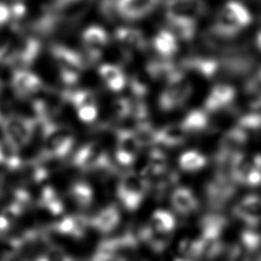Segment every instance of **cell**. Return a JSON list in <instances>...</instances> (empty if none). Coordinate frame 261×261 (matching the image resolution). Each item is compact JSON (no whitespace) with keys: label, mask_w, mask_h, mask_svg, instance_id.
Wrapping results in <instances>:
<instances>
[{"label":"cell","mask_w":261,"mask_h":261,"mask_svg":"<svg viewBox=\"0 0 261 261\" xmlns=\"http://www.w3.org/2000/svg\"><path fill=\"white\" fill-rule=\"evenodd\" d=\"M146 162L145 170L142 174L148 179L151 191L164 194L172 190L177 181V174L171 166L167 151L152 146L149 149Z\"/></svg>","instance_id":"6da1fadb"},{"label":"cell","mask_w":261,"mask_h":261,"mask_svg":"<svg viewBox=\"0 0 261 261\" xmlns=\"http://www.w3.org/2000/svg\"><path fill=\"white\" fill-rule=\"evenodd\" d=\"M150 191V185L144 174L128 171L120 177L116 186V196L124 210L134 212L142 206Z\"/></svg>","instance_id":"7a4b0ae2"},{"label":"cell","mask_w":261,"mask_h":261,"mask_svg":"<svg viewBox=\"0 0 261 261\" xmlns=\"http://www.w3.org/2000/svg\"><path fill=\"white\" fill-rule=\"evenodd\" d=\"M36 121L42 127L43 144L41 156L43 160H60L72 151L74 138L68 129L56 125L50 120Z\"/></svg>","instance_id":"3957f363"},{"label":"cell","mask_w":261,"mask_h":261,"mask_svg":"<svg viewBox=\"0 0 261 261\" xmlns=\"http://www.w3.org/2000/svg\"><path fill=\"white\" fill-rule=\"evenodd\" d=\"M4 142L20 151L32 142L36 130L35 120L19 115L5 116L0 122Z\"/></svg>","instance_id":"277c9868"},{"label":"cell","mask_w":261,"mask_h":261,"mask_svg":"<svg viewBox=\"0 0 261 261\" xmlns=\"http://www.w3.org/2000/svg\"><path fill=\"white\" fill-rule=\"evenodd\" d=\"M227 171L236 185L249 188L261 185V153H241L232 160Z\"/></svg>","instance_id":"5b68a950"},{"label":"cell","mask_w":261,"mask_h":261,"mask_svg":"<svg viewBox=\"0 0 261 261\" xmlns=\"http://www.w3.org/2000/svg\"><path fill=\"white\" fill-rule=\"evenodd\" d=\"M238 185L232 180L229 172L218 168L205 187V198L213 208H221L229 203L236 195Z\"/></svg>","instance_id":"8992f818"},{"label":"cell","mask_w":261,"mask_h":261,"mask_svg":"<svg viewBox=\"0 0 261 261\" xmlns=\"http://www.w3.org/2000/svg\"><path fill=\"white\" fill-rule=\"evenodd\" d=\"M51 54L58 65L62 82L66 85L76 84L84 72V58L76 51L61 45L53 46Z\"/></svg>","instance_id":"52a82bcc"},{"label":"cell","mask_w":261,"mask_h":261,"mask_svg":"<svg viewBox=\"0 0 261 261\" xmlns=\"http://www.w3.org/2000/svg\"><path fill=\"white\" fill-rule=\"evenodd\" d=\"M144 145L135 130L123 129L116 133V162L123 167H130L138 160Z\"/></svg>","instance_id":"ba28073f"},{"label":"cell","mask_w":261,"mask_h":261,"mask_svg":"<svg viewBox=\"0 0 261 261\" xmlns=\"http://www.w3.org/2000/svg\"><path fill=\"white\" fill-rule=\"evenodd\" d=\"M73 165L83 171L110 170L112 163L105 149L97 143H88L77 150L73 159Z\"/></svg>","instance_id":"9c48e42d"},{"label":"cell","mask_w":261,"mask_h":261,"mask_svg":"<svg viewBox=\"0 0 261 261\" xmlns=\"http://www.w3.org/2000/svg\"><path fill=\"white\" fill-rule=\"evenodd\" d=\"M232 214L246 228H257L261 225V196L250 193L233 204Z\"/></svg>","instance_id":"30bf717a"},{"label":"cell","mask_w":261,"mask_h":261,"mask_svg":"<svg viewBox=\"0 0 261 261\" xmlns=\"http://www.w3.org/2000/svg\"><path fill=\"white\" fill-rule=\"evenodd\" d=\"M171 208L174 214L188 218L197 213L200 208V200L193 190L185 185H175L169 193Z\"/></svg>","instance_id":"8fae6325"},{"label":"cell","mask_w":261,"mask_h":261,"mask_svg":"<svg viewBox=\"0 0 261 261\" xmlns=\"http://www.w3.org/2000/svg\"><path fill=\"white\" fill-rule=\"evenodd\" d=\"M192 85L184 78L168 84L167 89L160 95L159 105L164 112H172L181 108L192 95Z\"/></svg>","instance_id":"7c38bea8"},{"label":"cell","mask_w":261,"mask_h":261,"mask_svg":"<svg viewBox=\"0 0 261 261\" xmlns=\"http://www.w3.org/2000/svg\"><path fill=\"white\" fill-rule=\"evenodd\" d=\"M188 139V135L185 133L180 123H172L154 130L150 146L159 147L167 151L185 145Z\"/></svg>","instance_id":"4fadbf2b"},{"label":"cell","mask_w":261,"mask_h":261,"mask_svg":"<svg viewBox=\"0 0 261 261\" xmlns=\"http://www.w3.org/2000/svg\"><path fill=\"white\" fill-rule=\"evenodd\" d=\"M14 54L10 65L16 68L15 71L26 70L36 59L40 51V43L34 38H25L13 45Z\"/></svg>","instance_id":"5bb4252c"},{"label":"cell","mask_w":261,"mask_h":261,"mask_svg":"<svg viewBox=\"0 0 261 261\" xmlns=\"http://www.w3.org/2000/svg\"><path fill=\"white\" fill-rule=\"evenodd\" d=\"M206 11L203 0H169L167 2V18L194 20Z\"/></svg>","instance_id":"9a60e30c"},{"label":"cell","mask_w":261,"mask_h":261,"mask_svg":"<svg viewBox=\"0 0 261 261\" xmlns=\"http://www.w3.org/2000/svg\"><path fill=\"white\" fill-rule=\"evenodd\" d=\"M12 86L15 94L22 98L38 94L44 88L40 77L27 70L15 71L12 77Z\"/></svg>","instance_id":"2e32d148"},{"label":"cell","mask_w":261,"mask_h":261,"mask_svg":"<svg viewBox=\"0 0 261 261\" xmlns=\"http://www.w3.org/2000/svg\"><path fill=\"white\" fill-rule=\"evenodd\" d=\"M145 226L160 236L173 237L177 227V220L174 212L165 208H158L150 215Z\"/></svg>","instance_id":"e0dca14e"},{"label":"cell","mask_w":261,"mask_h":261,"mask_svg":"<svg viewBox=\"0 0 261 261\" xmlns=\"http://www.w3.org/2000/svg\"><path fill=\"white\" fill-rule=\"evenodd\" d=\"M83 42L90 60L97 61L101 57L102 50L109 42V35L101 27L91 26L84 32Z\"/></svg>","instance_id":"ac0fdd59"},{"label":"cell","mask_w":261,"mask_h":261,"mask_svg":"<svg viewBox=\"0 0 261 261\" xmlns=\"http://www.w3.org/2000/svg\"><path fill=\"white\" fill-rule=\"evenodd\" d=\"M121 219L122 216L119 207L116 205H109L91 218L89 220V224L98 232L108 234L118 227Z\"/></svg>","instance_id":"d6986e66"},{"label":"cell","mask_w":261,"mask_h":261,"mask_svg":"<svg viewBox=\"0 0 261 261\" xmlns=\"http://www.w3.org/2000/svg\"><path fill=\"white\" fill-rule=\"evenodd\" d=\"M154 7V0H116V11L123 18L129 20L142 18Z\"/></svg>","instance_id":"ffe728a7"},{"label":"cell","mask_w":261,"mask_h":261,"mask_svg":"<svg viewBox=\"0 0 261 261\" xmlns=\"http://www.w3.org/2000/svg\"><path fill=\"white\" fill-rule=\"evenodd\" d=\"M236 98V91L233 88L226 84L216 85L205 101L206 112H218L225 109L232 103Z\"/></svg>","instance_id":"44dd1931"},{"label":"cell","mask_w":261,"mask_h":261,"mask_svg":"<svg viewBox=\"0 0 261 261\" xmlns=\"http://www.w3.org/2000/svg\"><path fill=\"white\" fill-rule=\"evenodd\" d=\"M90 225L89 219L82 216H66L60 218L54 225V230L63 236L79 238L84 236Z\"/></svg>","instance_id":"7402d4cb"},{"label":"cell","mask_w":261,"mask_h":261,"mask_svg":"<svg viewBox=\"0 0 261 261\" xmlns=\"http://www.w3.org/2000/svg\"><path fill=\"white\" fill-rule=\"evenodd\" d=\"M208 164L207 156L197 149H187L178 156L179 170L188 174H194L203 170Z\"/></svg>","instance_id":"603a6c76"},{"label":"cell","mask_w":261,"mask_h":261,"mask_svg":"<svg viewBox=\"0 0 261 261\" xmlns=\"http://www.w3.org/2000/svg\"><path fill=\"white\" fill-rule=\"evenodd\" d=\"M189 137L204 134L210 127V118L205 110L194 109L189 112L180 122Z\"/></svg>","instance_id":"cb8c5ba5"},{"label":"cell","mask_w":261,"mask_h":261,"mask_svg":"<svg viewBox=\"0 0 261 261\" xmlns=\"http://www.w3.org/2000/svg\"><path fill=\"white\" fill-rule=\"evenodd\" d=\"M98 73L102 78V80L105 82L107 86L113 91H119L123 90L125 84L126 78L123 74L122 70L120 69L116 65L105 64L102 65Z\"/></svg>","instance_id":"d4e9b609"},{"label":"cell","mask_w":261,"mask_h":261,"mask_svg":"<svg viewBox=\"0 0 261 261\" xmlns=\"http://www.w3.org/2000/svg\"><path fill=\"white\" fill-rule=\"evenodd\" d=\"M116 40L123 46L142 50L146 47L145 38L140 31L128 27H121L115 33Z\"/></svg>","instance_id":"484cf974"},{"label":"cell","mask_w":261,"mask_h":261,"mask_svg":"<svg viewBox=\"0 0 261 261\" xmlns=\"http://www.w3.org/2000/svg\"><path fill=\"white\" fill-rule=\"evenodd\" d=\"M69 197L78 207L84 208L91 206L94 199V192L88 182L78 181L71 185Z\"/></svg>","instance_id":"4316f807"},{"label":"cell","mask_w":261,"mask_h":261,"mask_svg":"<svg viewBox=\"0 0 261 261\" xmlns=\"http://www.w3.org/2000/svg\"><path fill=\"white\" fill-rule=\"evenodd\" d=\"M156 50L164 57H170L178 49L177 40L173 33L167 31H161L156 34L153 40Z\"/></svg>","instance_id":"83f0119b"},{"label":"cell","mask_w":261,"mask_h":261,"mask_svg":"<svg viewBox=\"0 0 261 261\" xmlns=\"http://www.w3.org/2000/svg\"><path fill=\"white\" fill-rule=\"evenodd\" d=\"M173 34L181 40H191L196 32V22L186 18H167Z\"/></svg>","instance_id":"f1b7e54d"},{"label":"cell","mask_w":261,"mask_h":261,"mask_svg":"<svg viewBox=\"0 0 261 261\" xmlns=\"http://www.w3.org/2000/svg\"><path fill=\"white\" fill-rule=\"evenodd\" d=\"M229 16H231L233 21L243 29V27L249 25L251 22V15L245 7L236 1H230L225 5L222 9Z\"/></svg>","instance_id":"f546056e"},{"label":"cell","mask_w":261,"mask_h":261,"mask_svg":"<svg viewBox=\"0 0 261 261\" xmlns=\"http://www.w3.org/2000/svg\"><path fill=\"white\" fill-rule=\"evenodd\" d=\"M65 94H66V99L73 104L76 111L87 107L97 106L96 97L91 91L77 90L72 92L65 91Z\"/></svg>","instance_id":"4dcf8cb0"},{"label":"cell","mask_w":261,"mask_h":261,"mask_svg":"<svg viewBox=\"0 0 261 261\" xmlns=\"http://www.w3.org/2000/svg\"><path fill=\"white\" fill-rule=\"evenodd\" d=\"M40 204L52 214H61L64 210L63 202L54 190L49 187L44 189L40 194Z\"/></svg>","instance_id":"1f68e13d"},{"label":"cell","mask_w":261,"mask_h":261,"mask_svg":"<svg viewBox=\"0 0 261 261\" xmlns=\"http://www.w3.org/2000/svg\"><path fill=\"white\" fill-rule=\"evenodd\" d=\"M34 261H74L65 250L57 246H50L40 254Z\"/></svg>","instance_id":"d6a6232c"},{"label":"cell","mask_w":261,"mask_h":261,"mask_svg":"<svg viewBox=\"0 0 261 261\" xmlns=\"http://www.w3.org/2000/svg\"><path fill=\"white\" fill-rule=\"evenodd\" d=\"M111 111H112L113 116L117 119H124L130 116L132 101L127 98H117L112 103Z\"/></svg>","instance_id":"836d02e7"},{"label":"cell","mask_w":261,"mask_h":261,"mask_svg":"<svg viewBox=\"0 0 261 261\" xmlns=\"http://www.w3.org/2000/svg\"><path fill=\"white\" fill-rule=\"evenodd\" d=\"M130 88L134 94L137 97H142L148 91V84L145 79L142 75H136L132 79Z\"/></svg>","instance_id":"e575fe53"},{"label":"cell","mask_w":261,"mask_h":261,"mask_svg":"<svg viewBox=\"0 0 261 261\" xmlns=\"http://www.w3.org/2000/svg\"><path fill=\"white\" fill-rule=\"evenodd\" d=\"M98 114V106L87 107L77 110L78 117L80 118L81 121L86 123H93L95 120L97 119Z\"/></svg>","instance_id":"d590c367"},{"label":"cell","mask_w":261,"mask_h":261,"mask_svg":"<svg viewBox=\"0 0 261 261\" xmlns=\"http://www.w3.org/2000/svg\"><path fill=\"white\" fill-rule=\"evenodd\" d=\"M247 90L250 92H261V69L252 80L248 83Z\"/></svg>","instance_id":"8d00e7d4"},{"label":"cell","mask_w":261,"mask_h":261,"mask_svg":"<svg viewBox=\"0 0 261 261\" xmlns=\"http://www.w3.org/2000/svg\"><path fill=\"white\" fill-rule=\"evenodd\" d=\"M11 20V8L7 5L0 3V25H3L6 22Z\"/></svg>","instance_id":"74e56055"},{"label":"cell","mask_w":261,"mask_h":261,"mask_svg":"<svg viewBox=\"0 0 261 261\" xmlns=\"http://www.w3.org/2000/svg\"><path fill=\"white\" fill-rule=\"evenodd\" d=\"M10 228V218L4 213L0 214V236L8 232Z\"/></svg>","instance_id":"f35d334b"},{"label":"cell","mask_w":261,"mask_h":261,"mask_svg":"<svg viewBox=\"0 0 261 261\" xmlns=\"http://www.w3.org/2000/svg\"><path fill=\"white\" fill-rule=\"evenodd\" d=\"M78 0H57V4L59 7H65L67 5L72 4V3H75Z\"/></svg>","instance_id":"ab89813d"},{"label":"cell","mask_w":261,"mask_h":261,"mask_svg":"<svg viewBox=\"0 0 261 261\" xmlns=\"http://www.w3.org/2000/svg\"><path fill=\"white\" fill-rule=\"evenodd\" d=\"M4 159H3V143H0V165H3Z\"/></svg>","instance_id":"60d3db41"},{"label":"cell","mask_w":261,"mask_h":261,"mask_svg":"<svg viewBox=\"0 0 261 261\" xmlns=\"http://www.w3.org/2000/svg\"><path fill=\"white\" fill-rule=\"evenodd\" d=\"M256 42H257V47H258V48H259V50L261 51V32L258 33V35H257Z\"/></svg>","instance_id":"b9f144b4"},{"label":"cell","mask_w":261,"mask_h":261,"mask_svg":"<svg viewBox=\"0 0 261 261\" xmlns=\"http://www.w3.org/2000/svg\"><path fill=\"white\" fill-rule=\"evenodd\" d=\"M3 90H4V84H3V81L0 79V95L3 92Z\"/></svg>","instance_id":"7bdbcfd3"},{"label":"cell","mask_w":261,"mask_h":261,"mask_svg":"<svg viewBox=\"0 0 261 261\" xmlns=\"http://www.w3.org/2000/svg\"><path fill=\"white\" fill-rule=\"evenodd\" d=\"M172 261H192V260H189V259H187V258H185V257H177V258H174V259H173Z\"/></svg>","instance_id":"ee69618b"},{"label":"cell","mask_w":261,"mask_h":261,"mask_svg":"<svg viewBox=\"0 0 261 261\" xmlns=\"http://www.w3.org/2000/svg\"><path fill=\"white\" fill-rule=\"evenodd\" d=\"M257 261H261V255L259 257H257Z\"/></svg>","instance_id":"f6af8a7d"},{"label":"cell","mask_w":261,"mask_h":261,"mask_svg":"<svg viewBox=\"0 0 261 261\" xmlns=\"http://www.w3.org/2000/svg\"><path fill=\"white\" fill-rule=\"evenodd\" d=\"M2 118H3V117H2V116H1V112H0V122H1Z\"/></svg>","instance_id":"bcb514c9"}]
</instances>
